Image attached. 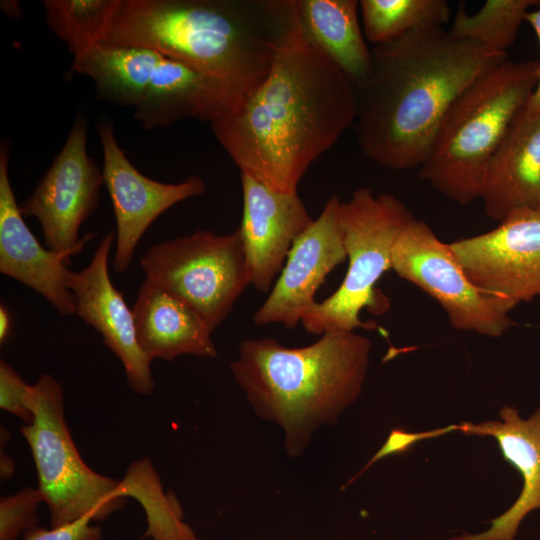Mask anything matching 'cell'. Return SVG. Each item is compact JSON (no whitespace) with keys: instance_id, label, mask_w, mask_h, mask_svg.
I'll return each mask as SVG.
<instances>
[{"instance_id":"cell-23","label":"cell","mask_w":540,"mask_h":540,"mask_svg":"<svg viewBox=\"0 0 540 540\" xmlns=\"http://www.w3.org/2000/svg\"><path fill=\"white\" fill-rule=\"evenodd\" d=\"M125 496L133 497L147 517L146 537L152 540H200L183 520L176 497L165 494L159 476L147 458L133 462L122 479Z\"/></svg>"},{"instance_id":"cell-12","label":"cell","mask_w":540,"mask_h":540,"mask_svg":"<svg viewBox=\"0 0 540 540\" xmlns=\"http://www.w3.org/2000/svg\"><path fill=\"white\" fill-rule=\"evenodd\" d=\"M97 133L103 152V179L116 220L113 267L123 273L131 265L135 249L150 225L166 210L206 190L204 180L191 175L179 183H164L143 175L120 147L114 126L99 120Z\"/></svg>"},{"instance_id":"cell-16","label":"cell","mask_w":540,"mask_h":540,"mask_svg":"<svg viewBox=\"0 0 540 540\" xmlns=\"http://www.w3.org/2000/svg\"><path fill=\"white\" fill-rule=\"evenodd\" d=\"M9 148H0V272L43 296L61 315L75 314L68 287L70 257L80 250L55 252L42 246L26 225L10 182Z\"/></svg>"},{"instance_id":"cell-22","label":"cell","mask_w":540,"mask_h":540,"mask_svg":"<svg viewBox=\"0 0 540 540\" xmlns=\"http://www.w3.org/2000/svg\"><path fill=\"white\" fill-rule=\"evenodd\" d=\"M365 38L374 45L402 38L428 27H443L451 9L445 0H361Z\"/></svg>"},{"instance_id":"cell-31","label":"cell","mask_w":540,"mask_h":540,"mask_svg":"<svg viewBox=\"0 0 540 540\" xmlns=\"http://www.w3.org/2000/svg\"><path fill=\"white\" fill-rule=\"evenodd\" d=\"M12 331V317L6 306H0V343L4 344Z\"/></svg>"},{"instance_id":"cell-26","label":"cell","mask_w":540,"mask_h":540,"mask_svg":"<svg viewBox=\"0 0 540 540\" xmlns=\"http://www.w3.org/2000/svg\"><path fill=\"white\" fill-rule=\"evenodd\" d=\"M43 502L38 488L27 487L0 499V540H17L38 526V506Z\"/></svg>"},{"instance_id":"cell-21","label":"cell","mask_w":540,"mask_h":540,"mask_svg":"<svg viewBox=\"0 0 540 540\" xmlns=\"http://www.w3.org/2000/svg\"><path fill=\"white\" fill-rule=\"evenodd\" d=\"M358 7L356 0H296L305 37L340 67L355 88L371 68V49L360 28Z\"/></svg>"},{"instance_id":"cell-4","label":"cell","mask_w":540,"mask_h":540,"mask_svg":"<svg viewBox=\"0 0 540 540\" xmlns=\"http://www.w3.org/2000/svg\"><path fill=\"white\" fill-rule=\"evenodd\" d=\"M370 351L367 337L334 330L299 348L272 338L246 339L229 365L255 413L282 428L287 453L297 457L316 430L335 423L357 400Z\"/></svg>"},{"instance_id":"cell-29","label":"cell","mask_w":540,"mask_h":540,"mask_svg":"<svg viewBox=\"0 0 540 540\" xmlns=\"http://www.w3.org/2000/svg\"><path fill=\"white\" fill-rule=\"evenodd\" d=\"M93 516H84L72 523L46 529L37 526L23 535L24 540H101L102 531L92 525Z\"/></svg>"},{"instance_id":"cell-8","label":"cell","mask_w":540,"mask_h":540,"mask_svg":"<svg viewBox=\"0 0 540 540\" xmlns=\"http://www.w3.org/2000/svg\"><path fill=\"white\" fill-rule=\"evenodd\" d=\"M140 265L146 278L185 302L212 332L251 284L239 228L224 235L199 230L157 243Z\"/></svg>"},{"instance_id":"cell-13","label":"cell","mask_w":540,"mask_h":540,"mask_svg":"<svg viewBox=\"0 0 540 540\" xmlns=\"http://www.w3.org/2000/svg\"><path fill=\"white\" fill-rule=\"evenodd\" d=\"M340 202L332 195L294 242L277 281L253 315L255 325L280 323L293 328L317 302L315 294L327 275L347 258L339 224Z\"/></svg>"},{"instance_id":"cell-34","label":"cell","mask_w":540,"mask_h":540,"mask_svg":"<svg viewBox=\"0 0 540 540\" xmlns=\"http://www.w3.org/2000/svg\"><path fill=\"white\" fill-rule=\"evenodd\" d=\"M145 540H152V539H150V538H147V539H145Z\"/></svg>"},{"instance_id":"cell-25","label":"cell","mask_w":540,"mask_h":540,"mask_svg":"<svg viewBox=\"0 0 540 540\" xmlns=\"http://www.w3.org/2000/svg\"><path fill=\"white\" fill-rule=\"evenodd\" d=\"M119 0H45V20L77 58L99 44Z\"/></svg>"},{"instance_id":"cell-27","label":"cell","mask_w":540,"mask_h":540,"mask_svg":"<svg viewBox=\"0 0 540 540\" xmlns=\"http://www.w3.org/2000/svg\"><path fill=\"white\" fill-rule=\"evenodd\" d=\"M29 385L6 361H0V407L25 424L32 423L34 419L27 404Z\"/></svg>"},{"instance_id":"cell-10","label":"cell","mask_w":540,"mask_h":540,"mask_svg":"<svg viewBox=\"0 0 540 540\" xmlns=\"http://www.w3.org/2000/svg\"><path fill=\"white\" fill-rule=\"evenodd\" d=\"M449 245L469 280L503 311L540 296V210H516L493 230Z\"/></svg>"},{"instance_id":"cell-11","label":"cell","mask_w":540,"mask_h":540,"mask_svg":"<svg viewBox=\"0 0 540 540\" xmlns=\"http://www.w3.org/2000/svg\"><path fill=\"white\" fill-rule=\"evenodd\" d=\"M103 173L87 152V121L78 116L51 166L19 208L36 218L46 247L55 252L82 250L95 236L79 239L81 225L95 212Z\"/></svg>"},{"instance_id":"cell-6","label":"cell","mask_w":540,"mask_h":540,"mask_svg":"<svg viewBox=\"0 0 540 540\" xmlns=\"http://www.w3.org/2000/svg\"><path fill=\"white\" fill-rule=\"evenodd\" d=\"M27 404L34 419L20 431L34 459L37 488L48 506L51 528L87 515L104 520L121 509L126 502L122 480L89 468L73 442L60 383L49 374L41 375L29 385Z\"/></svg>"},{"instance_id":"cell-7","label":"cell","mask_w":540,"mask_h":540,"mask_svg":"<svg viewBox=\"0 0 540 540\" xmlns=\"http://www.w3.org/2000/svg\"><path fill=\"white\" fill-rule=\"evenodd\" d=\"M414 219L407 206L395 196L374 195L367 187L357 188L339 205V224L348 268L343 282L326 299L316 302L302 317L311 334L368 328L360 312L381 308L375 285L390 269L395 242Z\"/></svg>"},{"instance_id":"cell-24","label":"cell","mask_w":540,"mask_h":540,"mask_svg":"<svg viewBox=\"0 0 540 540\" xmlns=\"http://www.w3.org/2000/svg\"><path fill=\"white\" fill-rule=\"evenodd\" d=\"M540 0H487L474 14L461 3L449 33L462 40L477 42L494 51L507 53L532 7Z\"/></svg>"},{"instance_id":"cell-1","label":"cell","mask_w":540,"mask_h":540,"mask_svg":"<svg viewBox=\"0 0 540 540\" xmlns=\"http://www.w3.org/2000/svg\"><path fill=\"white\" fill-rule=\"evenodd\" d=\"M356 90L297 20L265 79L212 132L241 174L297 192L311 164L353 127Z\"/></svg>"},{"instance_id":"cell-28","label":"cell","mask_w":540,"mask_h":540,"mask_svg":"<svg viewBox=\"0 0 540 540\" xmlns=\"http://www.w3.org/2000/svg\"><path fill=\"white\" fill-rule=\"evenodd\" d=\"M455 430H458V425L455 424L443 428H437L422 432H410L401 428L392 429L383 446L370 459V461L365 465V467L352 480L348 482V484L351 483L356 477H358L362 472H364L376 461L390 455H404L407 451L411 449V447H413L419 441L436 438L438 436L445 435Z\"/></svg>"},{"instance_id":"cell-14","label":"cell","mask_w":540,"mask_h":540,"mask_svg":"<svg viewBox=\"0 0 540 540\" xmlns=\"http://www.w3.org/2000/svg\"><path fill=\"white\" fill-rule=\"evenodd\" d=\"M115 239V231L101 239L89 264L70 272L68 287L74 297L75 314L102 335L103 343L121 361L132 390L149 395L155 386L152 360L138 344L132 309L109 276L108 257Z\"/></svg>"},{"instance_id":"cell-15","label":"cell","mask_w":540,"mask_h":540,"mask_svg":"<svg viewBox=\"0 0 540 540\" xmlns=\"http://www.w3.org/2000/svg\"><path fill=\"white\" fill-rule=\"evenodd\" d=\"M241 185L243 214L239 230L251 284L266 293L272 289L292 245L314 219L297 192L277 191L246 174H241Z\"/></svg>"},{"instance_id":"cell-32","label":"cell","mask_w":540,"mask_h":540,"mask_svg":"<svg viewBox=\"0 0 540 540\" xmlns=\"http://www.w3.org/2000/svg\"><path fill=\"white\" fill-rule=\"evenodd\" d=\"M1 479H9L14 472V463L12 459L1 451Z\"/></svg>"},{"instance_id":"cell-30","label":"cell","mask_w":540,"mask_h":540,"mask_svg":"<svg viewBox=\"0 0 540 540\" xmlns=\"http://www.w3.org/2000/svg\"><path fill=\"white\" fill-rule=\"evenodd\" d=\"M526 22L531 25L540 43V2L535 9L529 11ZM524 114L528 118H533L540 114V61H538L537 84L524 109Z\"/></svg>"},{"instance_id":"cell-18","label":"cell","mask_w":540,"mask_h":540,"mask_svg":"<svg viewBox=\"0 0 540 540\" xmlns=\"http://www.w3.org/2000/svg\"><path fill=\"white\" fill-rule=\"evenodd\" d=\"M499 414L501 421L464 422L458 430L468 436L495 438L503 458L522 477L521 492L507 511L491 521L488 530L449 540H514L525 516L540 508V405L526 420L515 407L504 406Z\"/></svg>"},{"instance_id":"cell-9","label":"cell","mask_w":540,"mask_h":540,"mask_svg":"<svg viewBox=\"0 0 540 540\" xmlns=\"http://www.w3.org/2000/svg\"><path fill=\"white\" fill-rule=\"evenodd\" d=\"M390 269L435 299L457 330L500 337L514 325L509 313L474 286L450 245L423 220L414 218L399 235Z\"/></svg>"},{"instance_id":"cell-19","label":"cell","mask_w":540,"mask_h":540,"mask_svg":"<svg viewBox=\"0 0 540 540\" xmlns=\"http://www.w3.org/2000/svg\"><path fill=\"white\" fill-rule=\"evenodd\" d=\"M479 199L501 222L520 209L540 210V114L514 119L484 174Z\"/></svg>"},{"instance_id":"cell-33","label":"cell","mask_w":540,"mask_h":540,"mask_svg":"<svg viewBox=\"0 0 540 540\" xmlns=\"http://www.w3.org/2000/svg\"><path fill=\"white\" fill-rule=\"evenodd\" d=\"M1 9L3 13L10 17H19L21 15V8L16 1H1Z\"/></svg>"},{"instance_id":"cell-20","label":"cell","mask_w":540,"mask_h":540,"mask_svg":"<svg viewBox=\"0 0 540 540\" xmlns=\"http://www.w3.org/2000/svg\"><path fill=\"white\" fill-rule=\"evenodd\" d=\"M132 313L138 344L150 360L217 356L212 331L200 316L148 278L139 288Z\"/></svg>"},{"instance_id":"cell-3","label":"cell","mask_w":540,"mask_h":540,"mask_svg":"<svg viewBox=\"0 0 540 540\" xmlns=\"http://www.w3.org/2000/svg\"><path fill=\"white\" fill-rule=\"evenodd\" d=\"M296 20V0H119L99 44L154 50L244 98L265 79Z\"/></svg>"},{"instance_id":"cell-5","label":"cell","mask_w":540,"mask_h":540,"mask_svg":"<svg viewBox=\"0 0 540 540\" xmlns=\"http://www.w3.org/2000/svg\"><path fill=\"white\" fill-rule=\"evenodd\" d=\"M538 78V61L505 60L480 76L445 115L419 176L453 202L478 199L486 168Z\"/></svg>"},{"instance_id":"cell-2","label":"cell","mask_w":540,"mask_h":540,"mask_svg":"<svg viewBox=\"0 0 540 540\" xmlns=\"http://www.w3.org/2000/svg\"><path fill=\"white\" fill-rule=\"evenodd\" d=\"M507 53L453 37L443 27L412 31L371 48L356 90L353 131L365 157L392 170L419 167L458 97Z\"/></svg>"},{"instance_id":"cell-17","label":"cell","mask_w":540,"mask_h":540,"mask_svg":"<svg viewBox=\"0 0 540 540\" xmlns=\"http://www.w3.org/2000/svg\"><path fill=\"white\" fill-rule=\"evenodd\" d=\"M243 99L234 88L164 55L147 76L133 116L146 130L194 118L212 123Z\"/></svg>"}]
</instances>
